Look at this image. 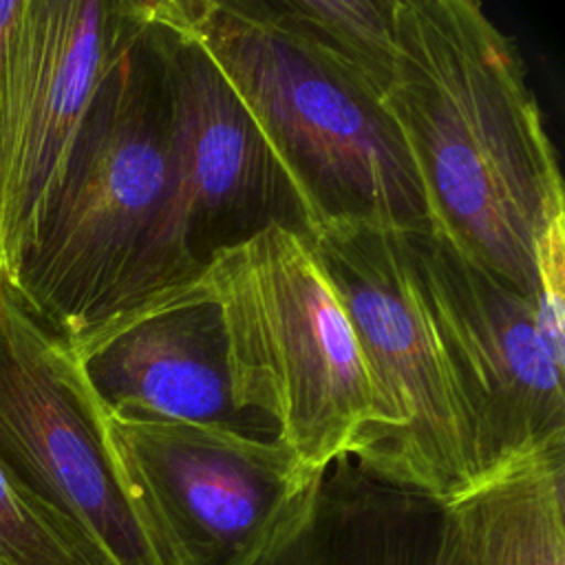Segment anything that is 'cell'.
<instances>
[{"label": "cell", "instance_id": "obj_11", "mask_svg": "<svg viewBox=\"0 0 565 565\" xmlns=\"http://www.w3.org/2000/svg\"><path fill=\"white\" fill-rule=\"evenodd\" d=\"M68 347L106 417L196 422L276 439L274 424L232 402L223 316L205 274L146 294Z\"/></svg>", "mask_w": 565, "mask_h": 565}, {"label": "cell", "instance_id": "obj_2", "mask_svg": "<svg viewBox=\"0 0 565 565\" xmlns=\"http://www.w3.org/2000/svg\"><path fill=\"white\" fill-rule=\"evenodd\" d=\"M168 192V57L143 0L93 90L11 289L51 331L75 342L132 300Z\"/></svg>", "mask_w": 565, "mask_h": 565}, {"label": "cell", "instance_id": "obj_6", "mask_svg": "<svg viewBox=\"0 0 565 565\" xmlns=\"http://www.w3.org/2000/svg\"><path fill=\"white\" fill-rule=\"evenodd\" d=\"M148 2L170 75V192L130 302L201 276L214 256L269 227L311 234L287 170L223 73L157 0Z\"/></svg>", "mask_w": 565, "mask_h": 565}, {"label": "cell", "instance_id": "obj_8", "mask_svg": "<svg viewBox=\"0 0 565 565\" xmlns=\"http://www.w3.org/2000/svg\"><path fill=\"white\" fill-rule=\"evenodd\" d=\"M419 294L466 411L479 486L565 444L563 351L521 294L435 230L411 232Z\"/></svg>", "mask_w": 565, "mask_h": 565}, {"label": "cell", "instance_id": "obj_3", "mask_svg": "<svg viewBox=\"0 0 565 565\" xmlns=\"http://www.w3.org/2000/svg\"><path fill=\"white\" fill-rule=\"evenodd\" d=\"M192 35L287 170L311 218L433 230L413 157L382 99L280 31L256 0H157Z\"/></svg>", "mask_w": 565, "mask_h": 565}, {"label": "cell", "instance_id": "obj_13", "mask_svg": "<svg viewBox=\"0 0 565 565\" xmlns=\"http://www.w3.org/2000/svg\"><path fill=\"white\" fill-rule=\"evenodd\" d=\"M459 565H565V444L446 503Z\"/></svg>", "mask_w": 565, "mask_h": 565}, {"label": "cell", "instance_id": "obj_5", "mask_svg": "<svg viewBox=\"0 0 565 565\" xmlns=\"http://www.w3.org/2000/svg\"><path fill=\"white\" fill-rule=\"evenodd\" d=\"M309 245L347 311L373 388L375 422L349 455L441 503L479 488L470 426L419 294L411 232L327 223Z\"/></svg>", "mask_w": 565, "mask_h": 565}, {"label": "cell", "instance_id": "obj_12", "mask_svg": "<svg viewBox=\"0 0 565 565\" xmlns=\"http://www.w3.org/2000/svg\"><path fill=\"white\" fill-rule=\"evenodd\" d=\"M252 565H459L446 503L333 459Z\"/></svg>", "mask_w": 565, "mask_h": 565}, {"label": "cell", "instance_id": "obj_16", "mask_svg": "<svg viewBox=\"0 0 565 565\" xmlns=\"http://www.w3.org/2000/svg\"><path fill=\"white\" fill-rule=\"evenodd\" d=\"M18 11H20V0H0V110H2V102H4L11 35H13V26L18 20Z\"/></svg>", "mask_w": 565, "mask_h": 565}, {"label": "cell", "instance_id": "obj_7", "mask_svg": "<svg viewBox=\"0 0 565 565\" xmlns=\"http://www.w3.org/2000/svg\"><path fill=\"white\" fill-rule=\"evenodd\" d=\"M102 422L117 481L159 565H252L320 475L278 439L225 426Z\"/></svg>", "mask_w": 565, "mask_h": 565}, {"label": "cell", "instance_id": "obj_10", "mask_svg": "<svg viewBox=\"0 0 565 565\" xmlns=\"http://www.w3.org/2000/svg\"><path fill=\"white\" fill-rule=\"evenodd\" d=\"M143 0H20L0 110V285H13L93 90Z\"/></svg>", "mask_w": 565, "mask_h": 565}, {"label": "cell", "instance_id": "obj_4", "mask_svg": "<svg viewBox=\"0 0 565 565\" xmlns=\"http://www.w3.org/2000/svg\"><path fill=\"white\" fill-rule=\"evenodd\" d=\"M223 316L232 402L322 472L375 422L371 380L309 236L285 227L214 256L203 271Z\"/></svg>", "mask_w": 565, "mask_h": 565}, {"label": "cell", "instance_id": "obj_9", "mask_svg": "<svg viewBox=\"0 0 565 565\" xmlns=\"http://www.w3.org/2000/svg\"><path fill=\"white\" fill-rule=\"evenodd\" d=\"M0 470L108 565H159L68 342L9 285H0Z\"/></svg>", "mask_w": 565, "mask_h": 565}, {"label": "cell", "instance_id": "obj_14", "mask_svg": "<svg viewBox=\"0 0 565 565\" xmlns=\"http://www.w3.org/2000/svg\"><path fill=\"white\" fill-rule=\"evenodd\" d=\"M395 2L258 0V7L280 31L384 104L397 62Z\"/></svg>", "mask_w": 565, "mask_h": 565}, {"label": "cell", "instance_id": "obj_1", "mask_svg": "<svg viewBox=\"0 0 565 565\" xmlns=\"http://www.w3.org/2000/svg\"><path fill=\"white\" fill-rule=\"evenodd\" d=\"M384 97L433 230L536 300L539 249L565 225V190L514 42L472 0H397Z\"/></svg>", "mask_w": 565, "mask_h": 565}, {"label": "cell", "instance_id": "obj_15", "mask_svg": "<svg viewBox=\"0 0 565 565\" xmlns=\"http://www.w3.org/2000/svg\"><path fill=\"white\" fill-rule=\"evenodd\" d=\"M0 565H108L0 470Z\"/></svg>", "mask_w": 565, "mask_h": 565}]
</instances>
